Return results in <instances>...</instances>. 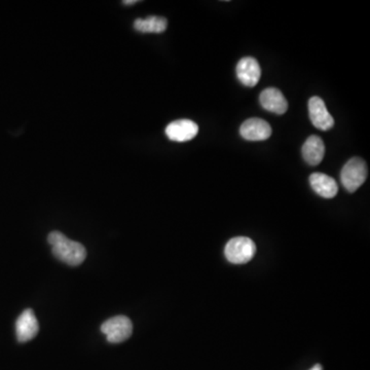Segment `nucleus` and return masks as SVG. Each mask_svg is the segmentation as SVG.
<instances>
[{
	"label": "nucleus",
	"instance_id": "obj_1",
	"mask_svg": "<svg viewBox=\"0 0 370 370\" xmlns=\"http://www.w3.org/2000/svg\"><path fill=\"white\" fill-rule=\"evenodd\" d=\"M47 242L51 245L54 257L70 267H78L86 259V248L80 243L70 240L61 232H52L47 237Z\"/></svg>",
	"mask_w": 370,
	"mask_h": 370
},
{
	"label": "nucleus",
	"instance_id": "obj_2",
	"mask_svg": "<svg viewBox=\"0 0 370 370\" xmlns=\"http://www.w3.org/2000/svg\"><path fill=\"white\" fill-rule=\"evenodd\" d=\"M367 175L369 170L367 163L361 157H353L342 168L340 180L349 193H355L367 182Z\"/></svg>",
	"mask_w": 370,
	"mask_h": 370
},
{
	"label": "nucleus",
	"instance_id": "obj_3",
	"mask_svg": "<svg viewBox=\"0 0 370 370\" xmlns=\"http://www.w3.org/2000/svg\"><path fill=\"white\" fill-rule=\"evenodd\" d=\"M257 246L250 238L237 237L228 241L224 249V254L230 263L242 265L248 263L254 257Z\"/></svg>",
	"mask_w": 370,
	"mask_h": 370
},
{
	"label": "nucleus",
	"instance_id": "obj_4",
	"mask_svg": "<svg viewBox=\"0 0 370 370\" xmlns=\"http://www.w3.org/2000/svg\"><path fill=\"white\" fill-rule=\"evenodd\" d=\"M101 331L111 344H120L130 338L133 332V324L126 316L110 318L101 325Z\"/></svg>",
	"mask_w": 370,
	"mask_h": 370
},
{
	"label": "nucleus",
	"instance_id": "obj_5",
	"mask_svg": "<svg viewBox=\"0 0 370 370\" xmlns=\"http://www.w3.org/2000/svg\"><path fill=\"white\" fill-rule=\"evenodd\" d=\"M309 113L312 124L321 131H328L334 128V120L320 97H312L309 101Z\"/></svg>",
	"mask_w": 370,
	"mask_h": 370
},
{
	"label": "nucleus",
	"instance_id": "obj_6",
	"mask_svg": "<svg viewBox=\"0 0 370 370\" xmlns=\"http://www.w3.org/2000/svg\"><path fill=\"white\" fill-rule=\"evenodd\" d=\"M39 331V324L34 312L31 309H25L16 322L17 338L20 342H27L33 340Z\"/></svg>",
	"mask_w": 370,
	"mask_h": 370
},
{
	"label": "nucleus",
	"instance_id": "obj_7",
	"mask_svg": "<svg viewBox=\"0 0 370 370\" xmlns=\"http://www.w3.org/2000/svg\"><path fill=\"white\" fill-rule=\"evenodd\" d=\"M199 133V126L191 120H177L168 124L166 135L175 142H187Z\"/></svg>",
	"mask_w": 370,
	"mask_h": 370
},
{
	"label": "nucleus",
	"instance_id": "obj_8",
	"mask_svg": "<svg viewBox=\"0 0 370 370\" xmlns=\"http://www.w3.org/2000/svg\"><path fill=\"white\" fill-rule=\"evenodd\" d=\"M240 134L248 141H263L271 137L272 128L265 120L249 118L241 126Z\"/></svg>",
	"mask_w": 370,
	"mask_h": 370
},
{
	"label": "nucleus",
	"instance_id": "obj_9",
	"mask_svg": "<svg viewBox=\"0 0 370 370\" xmlns=\"http://www.w3.org/2000/svg\"><path fill=\"white\" fill-rule=\"evenodd\" d=\"M237 76L244 86L252 88L259 84L261 76V66L257 59L245 57L237 65Z\"/></svg>",
	"mask_w": 370,
	"mask_h": 370
},
{
	"label": "nucleus",
	"instance_id": "obj_10",
	"mask_svg": "<svg viewBox=\"0 0 370 370\" xmlns=\"http://www.w3.org/2000/svg\"><path fill=\"white\" fill-rule=\"evenodd\" d=\"M259 101L265 110L273 113L284 114L288 109L286 98L276 88H268L263 90L259 97Z\"/></svg>",
	"mask_w": 370,
	"mask_h": 370
},
{
	"label": "nucleus",
	"instance_id": "obj_11",
	"mask_svg": "<svg viewBox=\"0 0 370 370\" xmlns=\"http://www.w3.org/2000/svg\"><path fill=\"white\" fill-rule=\"evenodd\" d=\"M325 155V144L319 136L312 135L303 146V157L309 165L318 166Z\"/></svg>",
	"mask_w": 370,
	"mask_h": 370
},
{
	"label": "nucleus",
	"instance_id": "obj_12",
	"mask_svg": "<svg viewBox=\"0 0 370 370\" xmlns=\"http://www.w3.org/2000/svg\"><path fill=\"white\" fill-rule=\"evenodd\" d=\"M309 184L317 195L325 199H332L338 191V184L334 178L323 173H313L309 176Z\"/></svg>",
	"mask_w": 370,
	"mask_h": 370
},
{
	"label": "nucleus",
	"instance_id": "obj_13",
	"mask_svg": "<svg viewBox=\"0 0 370 370\" xmlns=\"http://www.w3.org/2000/svg\"><path fill=\"white\" fill-rule=\"evenodd\" d=\"M167 27V19L163 17L151 16L145 19H137L134 22V28L142 33H163Z\"/></svg>",
	"mask_w": 370,
	"mask_h": 370
},
{
	"label": "nucleus",
	"instance_id": "obj_14",
	"mask_svg": "<svg viewBox=\"0 0 370 370\" xmlns=\"http://www.w3.org/2000/svg\"><path fill=\"white\" fill-rule=\"evenodd\" d=\"M136 0H126V1L122 2V3L126 4V6H132V4L137 3Z\"/></svg>",
	"mask_w": 370,
	"mask_h": 370
},
{
	"label": "nucleus",
	"instance_id": "obj_15",
	"mask_svg": "<svg viewBox=\"0 0 370 370\" xmlns=\"http://www.w3.org/2000/svg\"><path fill=\"white\" fill-rule=\"evenodd\" d=\"M311 370H322V367L321 365L317 364L315 365V367H314Z\"/></svg>",
	"mask_w": 370,
	"mask_h": 370
}]
</instances>
